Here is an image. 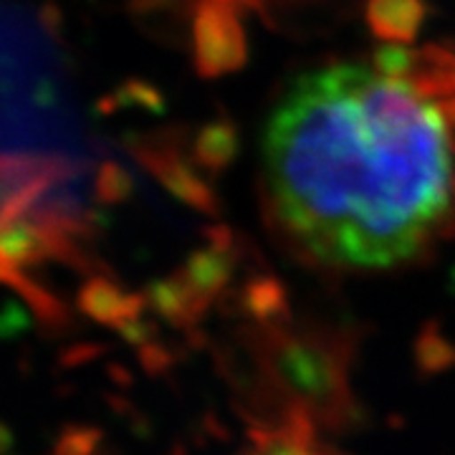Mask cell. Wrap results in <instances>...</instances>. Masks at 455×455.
Masks as SVG:
<instances>
[{"label":"cell","mask_w":455,"mask_h":455,"mask_svg":"<svg viewBox=\"0 0 455 455\" xmlns=\"http://www.w3.org/2000/svg\"><path fill=\"white\" fill-rule=\"evenodd\" d=\"M82 147L33 18L0 5V266L53 243L79 208Z\"/></svg>","instance_id":"7a4b0ae2"},{"label":"cell","mask_w":455,"mask_h":455,"mask_svg":"<svg viewBox=\"0 0 455 455\" xmlns=\"http://www.w3.org/2000/svg\"><path fill=\"white\" fill-rule=\"evenodd\" d=\"M263 178L278 223L314 259L405 263L453 211L448 112L405 71V56L316 68L268 116Z\"/></svg>","instance_id":"6da1fadb"}]
</instances>
